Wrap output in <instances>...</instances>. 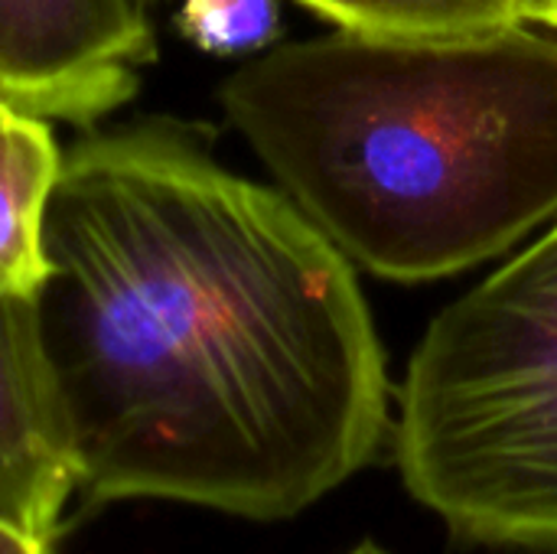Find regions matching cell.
I'll list each match as a JSON object with an SVG mask.
<instances>
[{
	"label": "cell",
	"instance_id": "9",
	"mask_svg": "<svg viewBox=\"0 0 557 554\" xmlns=\"http://www.w3.org/2000/svg\"><path fill=\"white\" fill-rule=\"evenodd\" d=\"M0 554H55L52 542L36 539L16 526H10L7 519H0Z\"/></svg>",
	"mask_w": 557,
	"mask_h": 554
},
{
	"label": "cell",
	"instance_id": "7",
	"mask_svg": "<svg viewBox=\"0 0 557 554\" xmlns=\"http://www.w3.org/2000/svg\"><path fill=\"white\" fill-rule=\"evenodd\" d=\"M304 10L336 29L401 39V42H454L480 39L525 20V0H297Z\"/></svg>",
	"mask_w": 557,
	"mask_h": 554
},
{
	"label": "cell",
	"instance_id": "8",
	"mask_svg": "<svg viewBox=\"0 0 557 554\" xmlns=\"http://www.w3.org/2000/svg\"><path fill=\"white\" fill-rule=\"evenodd\" d=\"M180 33L206 56H255L281 33L277 0H183Z\"/></svg>",
	"mask_w": 557,
	"mask_h": 554
},
{
	"label": "cell",
	"instance_id": "10",
	"mask_svg": "<svg viewBox=\"0 0 557 554\" xmlns=\"http://www.w3.org/2000/svg\"><path fill=\"white\" fill-rule=\"evenodd\" d=\"M525 20L545 29H557V0H525Z\"/></svg>",
	"mask_w": 557,
	"mask_h": 554
},
{
	"label": "cell",
	"instance_id": "1",
	"mask_svg": "<svg viewBox=\"0 0 557 554\" xmlns=\"http://www.w3.org/2000/svg\"><path fill=\"white\" fill-rule=\"evenodd\" d=\"M39 340L75 496L287 522L392 441L388 359L356 264L186 124L62 153Z\"/></svg>",
	"mask_w": 557,
	"mask_h": 554
},
{
	"label": "cell",
	"instance_id": "4",
	"mask_svg": "<svg viewBox=\"0 0 557 554\" xmlns=\"http://www.w3.org/2000/svg\"><path fill=\"white\" fill-rule=\"evenodd\" d=\"M153 59L144 0H0V91L23 114L91 127Z\"/></svg>",
	"mask_w": 557,
	"mask_h": 554
},
{
	"label": "cell",
	"instance_id": "3",
	"mask_svg": "<svg viewBox=\"0 0 557 554\" xmlns=\"http://www.w3.org/2000/svg\"><path fill=\"white\" fill-rule=\"evenodd\" d=\"M395 402L398 480L450 542L557 554V219L431 320Z\"/></svg>",
	"mask_w": 557,
	"mask_h": 554
},
{
	"label": "cell",
	"instance_id": "5",
	"mask_svg": "<svg viewBox=\"0 0 557 554\" xmlns=\"http://www.w3.org/2000/svg\"><path fill=\"white\" fill-rule=\"evenodd\" d=\"M72 496L75 467L39 340L36 294L0 287V519L55 542Z\"/></svg>",
	"mask_w": 557,
	"mask_h": 554
},
{
	"label": "cell",
	"instance_id": "12",
	"mask_svg": "<svg viewBox=\"0 0 557 554\" xmlns=\"http://www.w3.org/2000/svg\"><path fill=\"white\" fill-rule=\"evenodd\" d=\"M20 114H23V111H16V108L7 101V95L0 91V127H3V124H10V121H13V118H20Z\"/></svg>",
	"mask_w": 557,
	"mask_h": 554
},
{
	"label": "cell",
	"instance_id": "2",
	"mask_svg": "<svg viewBox=\"0 0 557 554\" xmlns=\"http://www.w3.org/2000/svg\"><path fill=\"white\" fill-rule=\"evenodd\" d=\"M222 108L281 193L362 271L421 284L557 219V33L268 46Z\"/></svg>",
	"mask_w": 557,
	"mask_h": 554
},
{
	"label": "cell",
	"instance_id": "11",
	"mask_svg": "<svg viewBox=\"0 0 557 554\" xmlns=\"http://www.w3.org/2000/svg\"><path fill=\"white\" fill-rule=\"evenodd\" d=\"M343 554H392L385 545H379L375 539H362V542H356L349 552H343Z\"/></svg>",
	"mask_w": 557,
	"mask_h": 554
},
{
	"label": "cell",
	"instance_id": "6",
	"mask_svg": "<svg viewBox=\"0 0 557 554\" xmlns=\"http://www.w3.org/2000/svg\"><path fill=\"white\" fill-rule=\"evenodd\" d=\"M62 153L42 118L20 114L0 127V287L36 294L46 278L42 229Z\"/></svg>",
	"mask_w": 557,
	"mask_h": 554
},
{
	"label": "cell",
	"instance_id": "13",
	"mask_svg": "<svg viewBox=\"0 0 557 554\" xmlns=\"http://www.w3.org/2000/svg\"><path fill=\"white\" fill-rule=\"evenodd\" d=\"M144 3H147V10H150V7H157V3H163V0H144Z\"/></svg>",
	"mask_w": 557,
	"mask_h": 554
}]
</instances>
